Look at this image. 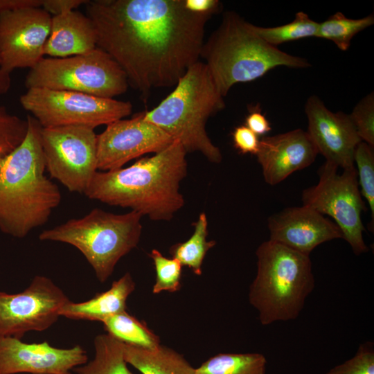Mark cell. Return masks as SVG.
<instances>
[{
    "label": "cell",
    "mask_w": 374,
    "mask_h": 374,
    "mask_svg": "<svg viewBox=\"0 0 374 374\" xmlns=\"http://www.w3.org/2000/svg\"><path fill=\"white\" fill-rule=\"evenodd\" d=\"M85 6L97 47L119 64L142 96L175 86L199 61L212 15L189 11L184 0H88Z\"/></svg>",
    "instance_id": "6da1fadb"
},
{
    "label": "cell",
    "mask_w": 374,
    "mask_h": 374,
    "mask_svg": "<svg viewBox=\"0 0 374 374\" xmlns=\"http://www.w3.org/2000/svg\"><path fill=\"white\" fill-rule=\"evenodd\" d=\"M186 154L175 140L128 167L98 170L84 195L110 206L130 208L154 221H170L184 204L179 188L187 175Z\"/></svg>",
    "instance_id": "7a4b0ae2"
},
{
    "label": "cell",
    "mask_w": 374,
    "mask_h": 374,
    "mask_svg": "<svg viewBox=\"0 0 374 374\" xmlns=\"http://www.w3.org/2000/svg\"><path fill=\"white\" fill-rule=\"evenodd\" d=\"M27 121L25 139L0 161V230L17 238L46 223L61 201L59 188L44 175L42 126L30 115Z\"/></svg>",
    "instance_id": "3957f363"
},
{
    "label": "cell",
    "mask_w": 374,
    "mask_h": 374,
    "mask_svg": "<svg viewBox=\"0 0 374 374\" xmlns=\"http://www.w3.org/2000/svg\"><path fill=\"white\" fill-rule=\"evenodd\" d=\"M200 57L224 97L235 84L253 81L276 66H310L306 59L265 42L252 24L231 11L224 13L219 26L204 42Z\"/></svg>",
    "instance_id": "277c9868"
},
{
    "label": "cell",
    "mask_w": 374,
    "mask_h": 374,
    "mask_svg": "<svg viewBox=\"0 0 374 374\" xmlns=\"http://www.w3.org/2000/svg\"><path fill=\"white\" fill-rule=\"evenodd\" d=\"M224 107V96L207 66L198 61L166 98L143 112V118L178 141L187 153L198 152L209 161L219 163L222 155L208 136L206 124L209 117Z\"/></svg>",
    "instance_id": "5b68a950"
},
{
    "label": "cell",
    "mask_w": 374,
    "mask_h": 374,
    "mask_svg": "<svg viewBox=\"0 0 374 374\" xmlns=\"http://www.w3.org/2000/svg\"><path fill=\"white\" fill-rule=\"evenodd\" d=\"M257 273L249 301L262 326L296 319L315 286L310 256L267 240L256 251Z\"/></svg>",
    "instance_id": "8992f818"
},
{
    "label": "cell",
    "mask_w": 374,
    "mask_h": 374,
    "mask_svg": "<svg viewBox=\"0 0 374 374\" xmlns=\"http://www.w3.org/2000/svg\"><path fill=\"white\" fill-rule=\"evenodd\" d=\"M142 217L133 211L116 214L95 208L82 217L44 230L39 239L73 246L92 267L99 281L105 283L119 260L137 246Z\"/></svg>",
    "instance_id": "52a82bcc"
},
{
    "label": "cell",
    "mask_w": 374,
    "mask_h": 374,
    "mask_svg": "<svg viewBox=\"0 0 374 374\" xmlns=\"http://www.w3.org/2000/svg\"><path fill=\"white\" fill-rule=\"evenodd\" d=\"M25 86L70 91L101 98L126 92L127 75L107 53L96 47L92 51L66 57H43L30 69Z\"/></svg>",
    "instance_id": "ba28073f"
},
{
    "label": "cell",
    "mask_w": 374,
    "mask_h": 374,
    "mask_svg": "<svg viewBox=\"0 0 374 374\" xmlns=\"http://www.w3.org/2000/svg\"><path fill=\"white\" fill-rule=\"evenodd\" d=\"M19 102L42 127L77 125L94 129L125 118L132 111L129 101L45 88L28 89Z\"/></svg>",
    "instance_id": "9c48e42d"
},
{
    "label": "cell",
    "mask_w": 374,
    "mask_h": 374,
    "mask_svg": "<svg viewBox=\"0 0 374 374\" xmlns=\"http://www.w3.org/2000/svg\"><path fill=\"white\" fill-rule=\"evenodd\" d=\"M326 161L319 170V182L302 193L303 205L328 215L338 226L355 255L367 252L363 239L362 213L366 210L355 167L343 169Z\"/></svg>",
    "instance_id": "30bf717a"
},
{
    "label": "cell",
    "mask_w": 374,
    "mask_h": 374,
    "mask_svg": "<svg viewBox=\"0 0 374 374\" xmlns=\"http://www.w3.org/2000/svg\"><path fill=\"white\" fill-rule=\"evenodd\" d=\"M96 136L85 126L41 129L46 170L70 192L84 194L98 171Z\"/></svg>",
    "instance_id": "8fae6325"
},
{
    "label": "cell",
    "mask_w": 374,
    "mask_h": 374,
    "mask_svg": "<svg viewBox=\"0 0 374 374\" xmlns=\"http://www.w3.org/2000/svg\"><path fill=\"white\" fill-rule=\"evenodd\" d=\"M69 301L62 289L44 276H35L21 292H0V336L21 339L28 332L48 329Z\"/></svg>",
    "instance_id": "7c38bea8"
},
{
    "label": "cell",
    "mask_w": 374,
    "mask_h": 374,
    "mask_svg": "<svg viewBox=\"0 0 374 374\" xmlns=\"http://www.w3.org/2000/svg\"><path fill=\"white\" fill-rule=\"evenodd\" d=\"M52 16L42 7L0 14V69L33 68L43 57Z\"/></svg>",
    "instance_id": "4fadbf2b"
},
{
    "label": "cell",
    "mask_w": 374,
    "mask_h": 374,
    "mask_svg": "<svg viewBox=\"0 0 374 374\" xmlns=\"http://www.w3.org/2000/svg\"><path fill=\"white\" fill-rule=\"evenodd\" d=\"M96 141L98 171L123 168L131 160L160 152L174 141L161 129L145 121L143 112L108 124Z\"/></svg>",
    "instance_id": "5bb4252c"
},
{
    "label": "cell",
    "mask_w": 374,
    "mask_h": 374,
    "mask_svg": "<svg viewBox=\"0 0 374 374\" xmlns=\"http://www.w3.org/2000/svg\"><path fill=\"white\" fill-rule=\"evenodd\" d=\"M87 359L86 351L79 345L60 348L48 341L26 343L0 336V374H71Z\"/></svg>",
    "instance_id": "9a60e30c"
},
{
    "label": "cell",
    "mask_w": 374,
    "mask_h": 374,
    "mask_svg": "<svg viewBox=\"0 0 374 374\" xmlns=\"http://www.w3.org/2000/svg\"><path fill=\"white\" fill-rule=\"evenodd\" d=\"M305 112L308 121L306 132L318 153L338 168H355V151L362 141L350 115L331 112L317 96L308 98Z\"/></svg>",
    "instance_id": "2e32d148"
},
{
    "label": "cell",
    "mask_w": 374,
    "mask_h": 374,
    "mask_svg": "<svg viewBox=\"0 0 374 374\" xmlns=\"http://www.w3.org/2000/svg\"><path fill=\"white\" fill-rule=\"evenodd\" d=\"M267 225L269 240L308 256L319 244L343 237L333 221L303 205L271 215Z\"/></svg>",
    "instance_id": "e0dca14e"
},
{
    "label": "cell",
    "mask_w": 374,
    "mask_h": 374,
    "mask_svg": "<svg viewBox=\"0 0 374 374\" xmlns=\"http://www.w3.org/2000/svg\"><path fill=\"white\" fill-rule=\"evenodd\" d=\"M318 154L307 132L296 129L263 136L256 155L265 182L274 186L293 172L310 166Z\"/></svg>",
    "instance_id": "ac0fdd59"
},
{
    "label": "cell",
    "mask_w": 374,
    "mask_h": 374,
    "mask_svg": "<svg viewBox=\"0 0 374 374\" xmlns=\"http://www.w3.org/2000/svg\"><path fill=\"white\" fill-rule=\"evenodd\" d=\"M96 47V30L87 15L72 10L52 16L44 55L66 57L89 53Z\"/></svg>",
    "instance_id": "d6986e66"
},
{
    "label": "cell",
    "mask_w": 374,
    "mask_h": 374,
    "mask_svg": "<svg viewBox=\"0 0 374 374\" xmlns=\"http://www.w3.org/2000/svg\"><path fill=\"white\" fill-rule=\"evenodd\" d=\"M135 289V283L129 272L112 283L111 287L96 294L88 301L73 303L69 301L60 311V317L71 319L101 322L106 318L126 310V301Z\"/></svg>",
    "instance_id": "ffe728a7"
},
{
    "label": "cell",
    "mask_w": 374,
    "mask_h": 374,
    "mask_svg": "<svg viewBox=\"0 0 374 374\" xmlns=\"http://www.w3.org/2000/svg\"><path fill=\"white\" fill-rule=\"evenodd\" d=\"M123 356L142 374H195L183 355L164 346L146 349L123 343Z\"/></svg>",
    "instance_id": "44dd1931"
},
{
    "label": "cell",
    "mask_w": 374,
    "mask_h": 374,
    "mask_svg": "<svg viewBox=\"0 0 374 374\" xmlns=\"http://www.w3.org/2000/svg\"><path fill=\"white\" fill-rule=\"evenodd\" d=\"M95 355L89 362L75 367L77 374H134L123 356V343L108 334L94 339Z\"/></svg>",
    "instance_id": "7402d4cb"
},
{
    "label": "cell",
    "mask_w": 374,
    "mask_h": 374,
    "mask_svg": "<svg viewBox=\"0 0 374 374\" xmlns=\"http://www.w3.org/2000/svg\"><path fill=\"white\" fill-rule=\"evenodd\" d=\"M102 323L107 334L125 344L146 349L161 345L159 337L126 310L106 318Z\"/></svg>",
    "instance_id": "603a6c76"
},
{
    "label": "cell",
    "mask_w": 374,
    "mask_h": 374,
    "mask_svg": "<svg viewBox=\"0 0 374 374\" xmlns=\"http://www.w3.org/2000/svg\"><path fill=\"white\" fill-rule=\"evenodd\" d=\"M267 363L258 353H220L195 368V374H265Z\"/></svg>",
    "instance_id": "cb8c5ba5"
},
{
    "label": "cell",
    "mask_w": 374,
    "mask_h": 374,
    "mask_svg": "<svg viewBox=\"0 0 374 374\" xmlns=\"http://www.w3.org/2000/svg\"><path fill=\"white\" fill-rule=\"evenodd\" d=\"M194 232L188 240L174 244L170 249L172 258L177 259L182 266H187L195 274H202V265L207 251L216 242L208 241V220L205 213H202L193 224Z\"/></svg>",
    "instance_id": "d4e9b609"
},
{
    "label": "cell",
    "mask_w": 374,
    "mask_h": 374,
    "mask_svg": "<svg viewBox=\"0 0 374 374\" xmlns=\"http://www.w3.org/2000/svg\"><path fill=\"white\" fill-rule=\"evenodd\" d=\"M373 24V14L360 19H350L337 12L319 23L316 37L330 40L345 51L350 48L354 36Z\"/></svg>",
    "instance_id": "484cf974"
},
{
    "label": "cell",
    "mask_w": 374,
    "mask_h": 374,
    "mask_svg": "<svg viewBox=\"0 0 374 374\" xmlns=\"http://www.w3.org/2000/svg\"><path fill=\"white\" fill-rule=\"evenodd\" d=\"M319 23L303 12L296 14L294 19L276 27H261L252 24L253 31L265 42L273 46L303 38L315 37Z\"/></svg>",
    "instance_id": "4316f807"
},
{
    "label": "cell",
    "mask_w": 374,
    "mask_h": 374,
    "mask_svg": "<svg viewBox=\"0 0 374 374\" xmlns=\"http://www.w3.org/2000/svg\"><path fill=\"white\" fill-rule=\"evenodd\" d=\"M354 164L357 173L360 193L371 211V225L374 221V152L373 147L364 141L357 146L354 154Z\"/></svg>",
    "instance_id": "83f0119b"
},
{
    "label": "cell",
    "mask_w": 374,
    "mask_h": 374,
    "mask_svg": "<svg viewBox=\"0 0 374 374\" xmlns=\"http://www.w3.org/2000/svg\"><path fill=\"white\" fill-rule=\"evenodd\" d=\"M152 260L156 270V281L152 292L159 294L163 291L175 292L181 288L182 265L176 258H168L161 253L152 249L148 254Z\"/></svg>",
    "instance_id": "f1b7e54d"
},
{
    "label": "cell",
    "mask_w": 374,
    "mask_h": 374,
    "mask_svg": "<svg viewBox=\"0 0 374 374\" xmlns=\"http://www.w3.org/2000/svg\"><path fill=\"white\" fill-rule=\"evenodd\" d=\"M28 126L27 118H21L0 105V161L24 141Z\"/></svg>",
    "instance_id": "f546056e"
},
{
    "label": "cell",
    "mask_w": 374,
    "mask_h": 374,
    "mask_svg": "<svg viewBox=\"0 0 374 374\" xmlns=\"http://www.w3.org/2000/svg\"><path fill=\"white\" fill-rule=\"evenodd\" d=\"M350 115L361 140L374 147V93L364 96Z\"/></svg>",
    "instance_id": "4dcf8cb0"
},
{
    "label": "cell",
    "mask_w": 374,
    "mask_h": 374,
    "mask_svg": "<svg viewBox=\"0 0 374 374\" xmlns=\"http://www.w3.org/2000/svg\"><path fill=\"white\" fill-rule=\"evenodd\" d=\"M326 374H374L373 343L361 344L352 358L332 368Z\"/></svg>",
    "instance_id": "1f68e13d"
},
{
    "label": "cell",
    "mask_w": 374,
    "mask_h": 374,
    "mask_svg": "<svg viewBox=\"0 0 374 374\" xmlns=\"http://www.w3.org/2000/svg\"><path fill=\"white\" fill-rule=\"evenodd\" d=\"M235 148L242 154H256L258 151V136L249 130L246 125H240L235 128L232 133Z\"/></svg>",
    "instance_id": "d6a6232c"
},
{
    "label": "cell",
    "mask_w": 374,
    "mask_h": 374,
    "mask_svg": "<svg viewBox=\"0 0 374 374\" xmlns=\"http://www.w3.org/2000/svg\"><path fill=\"white\" fill-rule=\"evenodd\" d=\"M88 0H44L42 8L53 16L75 10Z\"/></svg>",
    "instance_id": "836d02e7"
},
{
    "label": "cell",
    "mask_w": 374,
    "mask_h": 374,
    "mask_svg": "<svg viewBox=\"0 0 374 374\" xmlns=\"http://www.w3.org/2000/svg\"><path fill=\"white\" fill-rule=\"evenodd\" d=\"M245 125L257 136H264L271 130L270 123L260 109H253L245 120Z\"/></svg>",
    "instance_id": "e575fe53"
},
{
    "label": "cell",
    "mask_w": 374,
    "mask_h": 374,
    "mask_svg": "<svg viewBox=\"0 0 374 374\" xmlns=\"http://www.w3.org/2000/svg\"><path fill=\"white\" fill-rule=\"evenodd\" d=\"M221 3L217 0H184L187 10L195 13L214 14L219 9Z\"/></svg>",
    "instance_id": "d590c367"
},
{
    "label": "cell",
    "mask_w": 374,
    "mask_h": 374,
    "mask_svg": "<svg viewBox=\"0 0 374 374\" xmlns=\"http://www.w3.org/2000/svg\"><path fill=\"white\" fill-rule=\"evenodd\" d=\"M44 0H0V14L23 8L42 7Z\"/></svg>",
    "instance_id": "8d00e7d4"
},
{
    "label": "cell",
    "mask_w": 374,
    "mask_h": 374,
    "mask_svg": "<svg viewBox=\"0 0 374 374\" xmlns=\"http://www.w3.org/2000/svg\"><path fill=\"white\" fill-rule=\"evenodd\" d=\"M11 87L10 73L0 69V96L6 93Z\"/></svg>",
    "instance_id": "74e56055"
}]
</instances>
